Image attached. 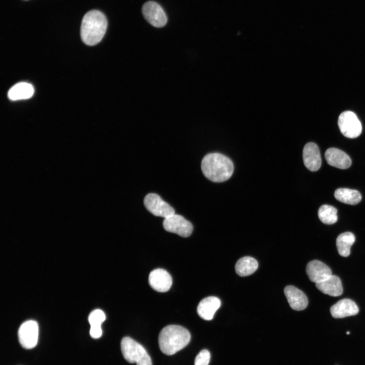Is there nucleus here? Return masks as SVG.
I'll use <instances>...</instances> for the list:
<instances>
[{"mask_svg":"<svg viewBox=\"0 0 365 365\" xmlns=\"http://www.w3.org/2000/svg\"><path fill=\"white\" fill-rule=\"evenodd\" d=\"M201 169L204 176L212 181L220 182L229 179L234 171L232 161L217 153H210L203 158Z\"/></svg>","mask_w":365,"mask_h":365,"instance_id":"1","label":"nucleus"},{"mask_svg":"<svg viewBox=\"0 0 365 365\" xmlns=\"http://www.w3.org/2000/svg\"><path fill=\"white\" fill-rule=\"evenodd\" d=\"M107 26L104 14L98 10L88 12L83 17L81 25V37L89 46L99 43L104 36Z\"/></svg>","mask_w":365,"mask_h":365,"instance_id":"2","label":"nucleus"},{"mask_svg":"<svg viewBox=\"0 0 365 365\" xmlns=\"http://www.w3.org/2000/svg\"><path fill=\"white\" fill-rule=\"evenodd\" d=\"M190 339V334L186 328L180 325H169L160 332L159 346L162 353L172 355L185 348Z\"/></svg>","mask_w":365,"mask_h":365,"instance_id":"3","label":"nucleus"},{"mask_svg":"<svg viewBox=\"0 0 365 365\" xmlns=\"http://www.w3.org/2000/svg\"><path fill=\"white\" fill-rule=\"evenodd\" d=\"M121 349L124 358L130 363L136 365H152L151 358L145 348L129 337H124L121 342Z\"/></svg>","mask_w":365,"mask_h":365,"instance_id":"4","label":"nucleus"},{"mask_svg":"<svg viewBox=\"0 0 365 365\" xmlns=\"http://www.w3.org/2000/svg\"><path fill=\"white\" fill-rule=\"evenodd\" d=\"M338 124L342 134L347 138H356L361 133V124L356 115L351 111L342 113L339 117Z\"/></svg>","mask_w":365,"mask_h":365,"instance_id":"5","label":"nucleus"},{"mask_svg":"<svg viewBox=\"0 0 365 365\" xmlns=\"http://www.w3.org/2000/svg\"><path fill=\"white\" fill-rule=\"evenodd\" d=\"M39 336V326L37 322L29 320L24 322L18 331V340L20 345L25 349H32L37 344Z\"/></svg>","mask_w":365,"mask_h":365,"instance_id":"6","label":"nucleus"},{"mask_svg":"<svg viewBox=\"0 0 365 365\" xmlns=\"http://www.w3.org/2000/svg\"><path fill=\"white\" fill-rule=\"evenodd\" d=\"M147 210L155 216L166 218L175 214L174 209L155 193L147 195L143 200Z\"/></svg>","mask_w":365,"mask_h":365,"instance_id":"7","label":"nucleus"},{"mask_svg":"<svg viewBox=\"0 0 365 365\" xmlns=\"http://www.w3.org/2000/svg\"><path fill=\"white\" fill-rule=\"evenodd\" d=\"M163 226L166 231L175 233L182 237L190 236L193 230L191 222L181 215L175 214L165 218Z\"/></svg>","mask_w":365,"mask_h":365,"instance_id":"8","label":"nucleus"},{"mask_svg":"<svg viewBox=\"0 0 365 365\" xmlns=\"http://www.w3.org/2000/svg\"><path fill=\"white\" fill-rule=\"evenodd\" d=\"M142 12L145 19L155 27H162L167 23V18L164 10L155 2L145 3L142 6Z\"/></svg>","mask_w":365,"mask_h":365,"instance_id":"9","label":"nucleus"},{"mask_svg":"<svg viewBox=\"0 0 365 365\" xmlns=\"http://www.w3.org/2000/svg\"><path fill=\"white\" fill-rule=\"evenodd\" d=\"M150 285L156 291L166 292L170 288L172 280L171 275L165 270L156 269L149 276Z\"/></svg>","mask_w":365,"mask_h":365,"instance_id":"10","label":"nucleus"},{"mask_svg":"<svg viewBox=\"0 0 365 365\" xmlns=\"http://www.w3.org/2000/svg\"><path fill=\"white\" fill-rule=\"evenodd\" d=\"M303 159L305 166L309 170L316 171L320 168L321 159L316 144L310 142L305 144L303 151Z\"/></svg>","mask_w":365,"mask_h":365,"instance_id":"11","label":"nucleus"},{"mask_svg":"<svg viewBox=\"0 0 365 365\" xmlns=\"http://www.w3.org/2000/svg\"><path fill=\"white\" fill-rule=\"evenodd\" d=\"M306 273L309 279L315 283L325 280L332 275L331 269L318 260H313L308 263Z\"/></svg>","mask_w":365,"mask_h":365,"instance_id":"12","label":"nucleus"},{"mask_svg":"<svg viewBox=\"0 0 365 365\" xmlns=\"http://www.w3.org/2000/svg\"><path fill=\"white\" fill-rule=\"evenodd\" d=\"M290 307L294 310L301 311L305 309L308 304L306 295L300 289L292 285L286 286L284 290Z\"/></svg>","mask_w":365,"mask_h":365,"instance_id":"13","label":"nucleus"},{"mask_svg":"<svg viewBox=\"0 0 365 365\" xmlns=\"http://www.w3.org/2000/svg\"><path fill=\"white\" fill-rule=\"evenodd\" d=\"M332 316L336 318H342L357 314L359 309L356 303L349 299L339 301L330 308Z\"/></svg>","mask_w":365,"mask_h":365,"instance_id":"14","label":"nucleus"},{"mask_svg":"<svg viewBox=\"0 0 365 365\" xmlns=\"http://www.w3.org/2000/svg\"><path fill=\"white\" fill-rule=\"evenodd\" d=\"M325 158L329 165L342 169L348 168L352 163L350 158L346 153L335 148L326 150Z\"/></svg>","mask_w":365,"mask_h":365,"instance_id":"15","label":"nucleus"},{"mask_svg":"<svg viewBox=\"0 0 365 365\" xmlns=\"http://www.w3.org/2000/svg\"><path fill=\"white\" fill-rule=\"evenodd\" d=\"M220 300L214 296L202 299L199 303L197 311L198 315L206 320H211L216 310L221 306Z\"/></svg>","mask_w":365,"mask_h":365,"instance_id":"16","label":"nucleus"},{"mask_svg":"<svg viewBox=\"0 0 365 365\" xmlns=\"http://www.w3.org/2000/svg\"><path fill=\"white\" fill-rule=\"evenodd\" d=\"M315 286L322 293L333 297L341 296L343 291L340 278L333 275L322 281L315 283Z\"/></svg>","mask_w":365,"mask_h":365,"instance_id":"17","label":"nucleus"},{"mask_svg":"<svg viewBox=\"0 0 365 365\" xmlns=\"http://www.w3.org/2000/svg\"><path fill=\"white\" fill-rule=\"evenodd\" d=\"M34 91V88L31 84L27 82H20L10 89L8 96L11 100L26 99L32 96Z\"/></svg>","mask_w":365,"mask_h":365,"instance_id":"18","label":"nucleus"},{"mask_svg":"<svg viewBox=\"0 0 365 365\" xmlns=\"http://www.w3.org/2000/svg\"><path fill=\"white\" fill-rule=\"evenodd\" d=\"M257 261L250 257H243L237 262L235 270L240 276H246L253 273L258 269Z\"/></svg>","mask_w":365,"mask_h":365,"instance_id":"19","label":"nucleus"},{"mask_svg":"<svg viewBox=\"0 0 365 365\" xmlns=\"http://www.w3.org/2000/svg\"><path fill=\"white\" fill-rule=\"evenodd\" d=\"M335 198L345 204L355 205L361 200V195L357 190L348 188H339L334 193Z\"/></svg>","mask_w":365,"mask_h":365,"instance_id":"20","label":"nucleus"},{"mask_svg":"<svg viewBox=\"0 0 365 365\" xmlns=\"http://www.w3.org/2000/svg\"><path fill=\"white\" fill-rule=\"evenodd\" d=\"M355 240L354 234L349 232H346L340 234L336 239V246L339 254L347 257L350 253V248Z\"/></svg>","mask_w":365,"mask_h":365,"instance_id":"21","label":"nucleus"},{"mask_svg":"<svg viewBox=\"0 0 365 365\" xmlns=\"http://www.w3.org/2000/svg\"><path fill=\"white\" fill-rule=\"evenodd\" d=\"M318 216L323 223L327 225L333 224L338 220L337 210L331 205H323L318 209Z\"/></svg>","mask_w":365,"mask_h":365,"instance_id":"22","label":"nucleus"},{"mask_svg":"<svg viewBox=\"0 0 365 365\" xmlns=\"http://www.w3.org/2000/svg\"><path fill=\"white\" fill-rule=\"evenodd\" d=\"M105 319V315L100 309L92 311L88 316V321L90 326H101Z\"/></svg>","mask_w":365,"mask_h":365,"instance_id":"23","label":"nucleus"},{"mask_svg":"<svg viewBox=\"0 0 365 365\" xmlns=\"http://www.w3.org/2000/svg\"><path fill=\"white\" fill-rule=\"evenodd\" d=\"M210 359V354L207 349L201 350L196 356L194 365H208Z\"/></svg>","mask_w":365,"mask_h":365,"instance_id":"24","label":"nucleus"},{"mask_svg":"<svg viewBox=\"0 0 365 365\" xmlns=\"http://www.w3.org/2000/svg\"><path fill=\"white\" fill-rule=\"evenodd\" d=\"M101 326H90V335L94 339H98L102 335Z\"/></svg>","mask_w":365,"mask_h":365,"instance_id":"25","label":"nucleus"},{"mask_svg":"<svg viewBox=\"0 0 365 365\" xmlns=\"http://www.w3.org/2000/svg\"><path fill=\"white\" fill-rule=\"evenodd\" d=\"M350 334V332H347V333H346V334H347V335H348V334Z\"/></svg>","mask_w":365,"mask_h":365,"instance_id":"26","label":"nucleus"}]
</instances>
